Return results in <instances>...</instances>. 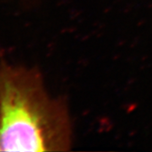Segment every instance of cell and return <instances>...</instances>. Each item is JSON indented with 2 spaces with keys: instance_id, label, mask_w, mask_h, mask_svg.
I'll use <instances>...</instances> for the list:
<instances>
[{
  "instance_id": "1",
  "label": "cell",
  "mask_w": 152,
  "mask_h": 152,
  "mask_svg": "<svg viewBox=\"0 0 152 152\" xmlns=\"http://www.w3.org/2000/svg\"><path fill=\"white\" fill-rule=\"evenodd\" d=\"M72 142L67 102L49 94L41 71L0 62V151H67Z\"/></svg>"
}]
</instances>
